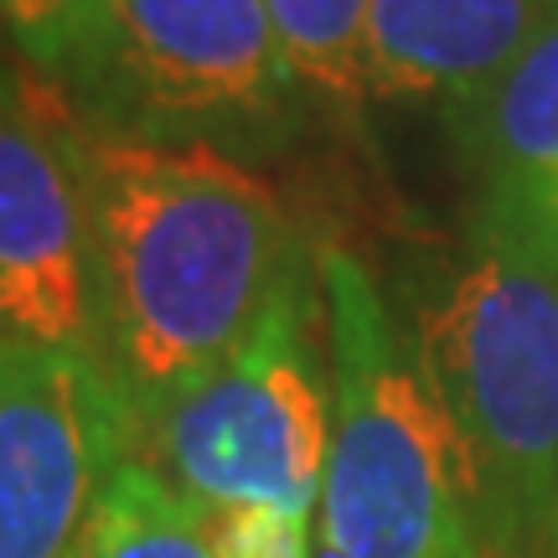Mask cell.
Listing matches in <instances>:
<instances>
[{
    "instance_id": "13",
    "label": "cell",
    "mask_w": 558,
    "mask_h": 558,
    "mask_svg": "<svg viewBox=\"0 0 558 558\" xmlns=\"http://www.w3.org/2000/svg\"><path fill=\"white\" fill-rule=\"evenodd\" d=\"M202 533L218 558H311V522L259 507H197Z\"/></svg>"
},
{
    "instance_id": "12",
    "label": "cell",
    "mask_w": 558,
    "mask_h": 558,
    "mask_svg": "<svg viewBox=\"0 0 558 558\" xmlns=\"http://www.w3.org/2000/svg\"><path fill=\"white\" fill-rule=\"evenodd\" d=\"M109 0H0V26L37 73L58 78Z\"/></svg>"
},
{
    "instance_id": "11",
    "label": "cell",
    "mask_w": 558,
    "mask_h": 558,
    "mask_svg": "<svg viewBox=\"0 0 558 558\" xmlns=\"http://www.w3.org/2000/svg\"><path fill=\"white\" fill-rule=\"evenodd\" d=\"M367 5L373 0H264L300 88L331 109H357L367 99L362 78Z\"/></svg>"
},
{
    "instance_id": "7",
    "label": "cell",
    "mask_w": 558,
    "mask_h": 558,
    "mask_svg": "<svg viewBox=\"0 0 558 558\" xmlns=\"http://www.w3.org/2000/svg\"><path fill=\"white\" fill-rule=\"evenodd\" d=\"M0 337L94 347L78 120L52 83L16 68H0Z\"/></svg>"
},
{
    "instance_id": "3",
    "label": "cell",
    "mask_w": 558,
    "mask_h": 558,
    "mask_svg": "<svg viewBox=\"0 0 558 558\" xmlns=\"http://www.w3.org/2000/svg\"><path fill=\"white\" fill-rule=\"evenodd\" d=\"M331 331V456L316 533L341 558H481L450 414L414 337L352 254L320 264Z\"/></svg>"
},
{
    "instance_id": "4",
    "label": "cell",
    "mask_w": 558,
    "mask_h": 558,
    "mask_svg": "<svg viewBox=\"0 0 558 558\" xmlns=\"http://www.w3.org/2000/svg\"><path fill=\"white\" fill-rule=\"evenodd\" d=\"M47 83L94 135L228 160L290 150L311 109L264 0H109Z\"/></svg>"
},
{
    "instance_id": "6",
    "label": "cell",
    "mask_w": 558,
    "mask_h": 558,
    "mask_svg": "<svg viewBox=\"0 0 558 558\" xmlns=\"http://www.w3.org/2000/svg\"><path fill=\"white\" fill-rule=\"evenodd\" d=\"M130 456L135 418L94 352L0 337V558H68Z\"/></svg>"
},
{
    "instance_id": "2",
    "label": "cell",
    "mask_w": 558,
    "mask_h": 558,
    "mask_svg": "<svg viewBox=\"0 0 558 558\" xmlns=\"http://www.w3.org/2000/svg\"><path fill=\"white\" fill-rule=\"evenodd\" d=\"M481 558H558V228L476 202L418 300Z\"/></svg>"
},
{
    "instance_id": "9",
    "label": "cell",
    "mask_w": 558,
    "mask_h": 558,
    "mask_svg": "<svg viewBox=\"0 0 558 558\" xmlns=\"http://www.w3.org/2000/svg\"><path fill=\"white\" fill-rule=\"evenodd\" d=\"M450 124L476 202L558 228V16Z\"/></svg>"
},
{
    "instance_id": "5",
    "label": "cell",
    "mask_w": 558,
    "mask_h": 558,
    "mask_svg": "<svg viewBox=\"0 0 558 558\" xmlns=\"http://www.w3.org/2000/svg\"><path fill=\"white\" fill-rule=\"evenodd\" d=\"M311 311L305 264L259 331L140 435V456L192 507H259L290 522L320 512L331 388H320Z\"/></svg>"
},
{
    "instance_id": "14",
    "label": "cell",
    "mask_w": 558,
    "mask_h": 558,
    "mask_svg": "<svg viewBox=\"0 0 558 558\" xmlns=\"http://www.w3.org/2000/svg\"><path fill=\"white\" fill-rule=\"evenodd\" d=\"M311 558H341V554H337V548H331V543H326V538L316 533V538H311Z\"/></svg>"
},
{
    "instance_id": "8",
    "label": "cell",
    "mask_w": 558,
    "mask_h": 558,
    "mask_svg": "<svg viewBox=\"0 0 558 558\" xmlns=\"http://www.w3.org/2000/svg\"><path fill=\"white\" fill-rule=\"evenodd\" d=\"M554 16L558 0H373L362 32L367 94L439 104L456 120Z\"/></svg>"
},
{
    "instance_id": "10",
    "label": "cell",
    "mask_w": 558,
    "mask_h": 558,
    "mask_svg": "<svg viewBox=\"0 0 558 558\" xmlns=\"http://www.w3.org/2000/svg\"><path fill=\"white\" fill-rule=\"evenodd\" d=\"M68 558H218L202 512L145 456H130L104 481Z\"/></svg>"
},
{
    "instance_id": "1",
    "label": "cell",
    "mask_w": 558,
    "mask_h": 558,
    "mask_svg": "<svg viewBox=\"0 0 558 558\" xmlns=\"http://www.w3.org/2000/svg\"><path fill=\"white\" fill-rule=\"evenodd\" d=\"M94 228V362L145 435L259 331L305 269L259 177L218 150H166L78 124Z\"/></svg>"
}]
</instances>
